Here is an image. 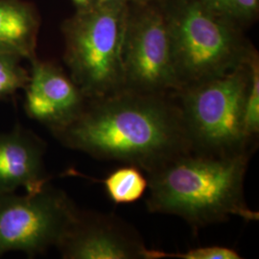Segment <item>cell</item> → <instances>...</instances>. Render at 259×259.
<instances>
[{
    "label": "cell",
    "mask_w": 259,
    "mask_h": 259,
    "mask_svg": "<svg viewBox=\"0 0 259 259\" xmlns=\"http://www.w3.org/2000/svg\"><path fill=\"white\" fill-rule=\"evenodd\" d=\"M180 90L222 76L256 51L245 29L201 0H162Z\"/></svg>",
    "instance_id": "3"
},
{
    "label": "cell",
    "mask_w": 259,
    "mask_h": 259,
    "mask_svg": "<svg viewBox=\"0 0 259 259\" xmlns=\"http://www.w3.org/2000/svg\"><path fill=\"white\" fill-rule=\"evenodd\" d=\"M56 249L65 259H145L148 250L118 216L80 208Z\"/></svg>",
    "instance_id": "8"
},
{
    "label": "cell",
    "mask_w": 259,
    "mask_h": 259,
    "mask_svg": "<svg viewBox=\"0 0 259 259\" xmlns=\"http://www.w3.org/2000/svg\"><path fill=\"white\" fill-rule=\"evenodd\" d=\"M130 4L102 0L76 10L62 25L68 74L89 99L124 90L123 42Z\"/></svg>",
    "instance_id": "4"
},
{
    "label": "cell",
    "mask_w": 259,
    "mask_h": 259,
    "mask_svg": "<svg viewBox=\"0 0 259 259\" xmlns=\"http://www.w3.org/2000/svg\"><path fill=\"white\" fill-rule=\"evenodd\" d=\"M244 133L250 144L256 146L259 135V55L257 50L250 60V81L246 100Z\"/></svg>",
    "instance_id": "14"
},
{
    "label": "cell",
    "mask_w": 259,
    "mask_h": 259,
    "mask_svg": "<svg viewBox=\"0 0 259 259\" xmlns=\"http://www.w3.org/2000/svg\"><path fill=\"white\" fill-rule=\"evenodd\" d=\"M240 259L236 250L222 246H207L195 248L185 252H166L162 250H147L145 259Z\"/></svg>",
    "instance_id": "16"
},
{
    "label": "cell",
    "mask_w": 259,
    "mask_h": 259,
    "mask_svg": "<svg viewBox=\"0 0 259 259\" xmlns=\"http://www.w3.org/2000/svg\"><path fill=\"white\" fill-rule=\"evenodd\" d=\"M78 209L65 191L49 184L25 195L0 194V257L21 251L33 258L57 248Z\"/></svg>",
    "instance_id": "6"
},
{
    "label": "cell",
    "mask_w": 259,
    "mask_h": 259,
    "mask_svg": "<svg viewBox=\"0 0 259 259\" xmlns=\"http://www.w3.org/2000/svg\"><path fill=\"white\" fill-rule=\"evenodd\" d=\"M30 63L29 80L23 90L24 111L51 134L64 129L81 115L89 99L56 63L37 57Z\"/></svg>",
    "instance_id": "9"
},
{
    "label": "cell",
    "mask_w": 259,
    "mask_h": 259,
    "mask_svg": "<svg viewBox=\"0 0 259 259\" xmlns=\"http://www.w3.org/2000/svg\"><path fill=\"white\" fill-rule=\"evenodd\" d=\"M21 58L0 50V100H9L24 90L29 71L20 65Z\"/></svg>",
    "instance_id": "13"
},
{
    "label": "cell",
    "mask_w": 259,
    "mask_h": 259,
    "mask_svg": "<svg viewBox=\"0 0 259 259\" xmlns=\"http://www.w3.org/2000/svg\"><path fill=\"white\" fill-rule=\"evenodd\" d=\"M76 7V10H84L93 6L98 0H71Z\"/></svg>",
    "instance_id": "17"
},
{
    "label": "cell",
    "mask_w": 259,
    "mask_h": 259,
    "mask_svg": "<svg viewBox=\"0 0 259 259\" xmlns=\"http://www.w3.org/2000/svg\"><path fill=\"white\" fill-rule=\"evenodd\" d=\"M205 5L232 19L247 30L256 22L259 0H201Z\"/></svg>",
    "instance_id": "15"
},
{
    "label": "cell",
    "mask_w": 259,
    "mask_h": 259,
    "mask_svg": "<svg viewBox=\"0 0 259 259\" xmlns=\"http://www.w3.org/2000/svg\"><path fill=\"white\" fill-rule=\"evenodd\" d=\"M102 1V0H98ZM129 4H149V3H157V2H161L162 0H125Z\"/></svg>",
    "instance_id": "18"
},
{
    "label": "cell",
    "mask_w": 259,
    "mask_h": 259,
    "mask_svg": "<svg viewBox=\"0 0 259 259\" xmlns=\"http://www.w3.org/2000/svg\"><path fill=\"white\" fill-rule=\"evenodd\" d=\"M122 58L124 89L155 94L180 91L160 2L130 4Z\"/></svg>",
    "instance_id": "7"
},
{
    "label": "cell",
    "mask_w": 259,
    "mask_h": 259,
    "mask_svg": "<svg viewBox=\"0 0 259 259\" xmlns=\"http://www.w3.org/2000/svg\"><path fill=\"white\" fill-rule=\"evenodd\" d=\"M47 149L44 139L20 124L0 133V194L19 188L32 193L49 184L45 166Z\"/></svg>",
    "instance_id": "10"
},
{
    "label": "cell",
    "mask_w": 259,
    "mask_h": 259,
    "mask_svg": "<svg viewBox=\"0 0 259 259\" xmlns=\"http://www.w3.org/2000/svg\"><path fill=\"white\" fill-rule=\"evenodd\" d=\"M253 153L213 156L190 151L147 174L148 211L178 216L193 231L233 216L258 221L247 204L244 182Z\"/></svg>",
    "instance_id": "2"
},
{
    "label": "cell",
    "mask_w": 259,
    "mask_h": 259,
    "mask_svg": "<svg viewBox=\"0 0 259 259\" xmlns=\"http://www.w3.org/2000/svg\"><path fill=\"white\" fill-rule=\"evenodd\" d=\"M40 19L37 8L23 0H0V50L21 59L37 57Z\"/></svg>",
    "instance_id": "11"
},
{
    "label": "cell",
    "mask_w": 259,
    "mask_h": 259,
    "mask_svg": "<svg viewBox=\"0 0 259 259\" xmlns=\"http://www.w3.org/2000/svg\"><path fill=\"white\" fill-rule=\"evenodd\" d=\"M52 136L66 148L147 174L192 151L175 93L124 89L89 100L76 120Z\"/></svg>",
    "instance_id": "1"
},
{
    "label": "cell",
    "mask_w": 259,
    "mask_h": 259,
    "mask_svg": "<svg viewBox=\"0 0 259 259\" xmlns=\"http://www.w3.org/2000/svg\"><path fill=\"white\" fill-rule=\"evenodd\" d=\"M98 182L105 186L111 202L117 204L139 201L148 188V180L142 171L138 167L128 164L115 169L103 181Z\"/></svg>",
    "instance_id": "12"
},
{
    "label": "cell",
    "mask_w": 259,
    "mask_h": 259,
    "mask_svg": "<svg viewBox=\"0 0 259 259\" xmlns=\"http://www.w3.org/2000/svg\"><path fill=\"white\" fill-rule=\"evenodd\" d=\"M250 60L226 74L175 93L192 151L213 156L254 152L256 146L244 133Z\"/></svg>",
    "instance_id": "5"
}]
</instances>
